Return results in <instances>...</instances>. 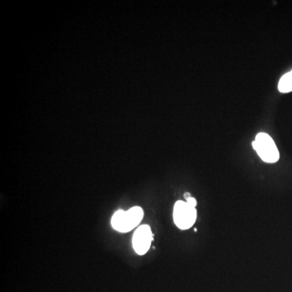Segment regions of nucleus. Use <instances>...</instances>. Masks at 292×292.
<instances>
[{
	"mask_svg": "<svg viewBox=\"0 0 292 292\" xmlns=\"http://www.w3.org/2000/svg\"><path fill=\"white\" fill-rule=\"evenodd\" d=\"M143 217V209L139 206L131 208L128 211L121 209L112 217V227L123 233L130 231L141 223Z\"/></svg>",
	"mask_w": 292,
	"mask_h": 292,
	"instance_id": "obj_1",
	"label": "nucleus"
},
{
	"mask_svg": "<svg viewBox=\"0 0 292 292\" xmlns=\"http://www.w3.org/2000/svg\"><path fill=\"white\" fill-rule=\"evenodd\" d=\"M253 146L264 162L274 163L279 159L278 148L276 146L274 140L272 139L267 133H258L255 141L253 142Z\"/></svg>",
	"mask_w": 292,
	"mask_h": 292,
	"instance_id": "obj_2",
	"label": "nucleus"
},
{
	"mask_svg": "<svg viewBox=\"0 0 292 292\" xmlns=\"http://www.w3.org/2000/svg\"><path fill=\"white\" fill-rule=\"evenodd\" d=\"M174 222L181 230H188L197 220V210L185 201H178L174 204L173 212Z\"/></svg>",
	"mask_w": 292,
	"mask_h": 292,
	"instance_id": "obj_3",
	"label": "nucleus"
},
{
	"mask_svg": "<svg viewBox=\"0 0 292 292\" xmlns=\"http://www.w3.org/2000/svg\"><path fill=\"white\" fill-rule=\"evenodd\" d=\"M153 233L149 225H141L133 235V245L135 252L138 255H145L151 246L153 241Z\"/></svg>",
	"mask_w": 292,
	"mask_h": 292,
	"instance_id": "obj_4",
	"label": "nucleus"
},
{
	"mask_svg": "<svg viewBox=\"0 0 292 292\" xmlns=\"http://www.w3.org/2000/svg\"><path fill=\"white\" fill-rule=\"evenodd\" d=\"M278 90L281 93H289L292 91V70L290 73L283 75L280 79Z\"/></svg>",
	"mask_w": 292,
	"mask_h": 292,
	"instance_id": "obj_5",
	"label": "nucleus"
},
{
	"mask_svg": "<svg viewBox=\"0 0 292 292\" xmlns=\"http://www.w3.org/2000/svg\"><path fill=\"white\" fill-rule=\"evenodd\" d=\"M187 203L189 204V205H191L192 207L196 208L197 205V200L195 199L194 197H190L189 199L186 200Z\"/></svg>",
	"mask_w": 292,
	"mask_h": 292,
	"instance_id": "obj_6",
	"label": "nucleus"
},
{
	"mask_svg": "<svg viewBox=\"0 0 292 292\" xmlns=\"http://www.w3.org/2000/svg\"><path fill=\"white\" fill-rule=\"evenodd\" d=\"M184 197H185V199L187 200L190 198V197H192V196H191L190 193H185V195H184Z\"/></svg>",
	"mask_w": 292,
	"mask_h": 292,
	"instance_id": "obj_7",
	"label": "nucleus"
}]
</instances>
